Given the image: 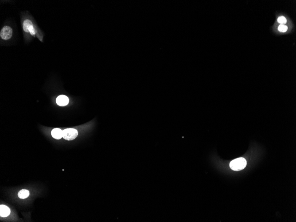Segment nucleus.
Listing matches in <instances>:
<instances>
[{
	"mask_svg": "<svg viewBox=\"0 0 296 222\" xmlns=\"http://www.w3.org/2000/svg\"><path fill=\"white\" fill-rule=\"evenodd\" d=\"M51 134L55 139H60L63 137V131L60 129H54L52 131Z\"/></svg>",
	"mask_w": 296,
	"mask_h": 222,
	"instance_id": "7",
	"label": "nucleus"
},
{
	"mask_svg": "<svg viewBox=\"0 0 296 222\" xmlns=\"http://www.w3.org/2000/svg\"><path fill=\"white\" fill-rule=\"evenodd\" d=\"M69 98L65 95L59 96L56 98V102L58 105L61 106H67L69 103Z\"/></svg>",
	"mask_w": 296,
	"mask_h": 222,
	"instance_id": "5",
	"label": "nucleus"
},
{
	"mask_svg": "<svg viewBox=\"0 0 296 222\" xmlns=\"http://www.w3.org/2000/svg\"><path fill=\"white\" fill-rule=\"evenodd\" d=\"M12 30L9 26H5L2 28L0 33L1 38L4 40L10 39L12 36Z\"/></svg>",
	"mask_w": 296,
	"mask_h": 222,
	"instance_id": "3",
	"label": "nucleus"
},
{
	"mask_svg": "<svg viewBox=\"0 0 296 222\" xmlns=\"http://www.w3.org/2000/svg\"><path fill=\"white\" fill-rule=\"evenodd\" d=\"M23 28L25 32L29 33L33 36H35V30L31 20L28 19L24 20L23 23Z\"/></svg>",
	"mask_w": 296,
	"mask_h": 222,
	"instance_id": "4",
	"label": "nucleus"
},
{
	"mask_svg": "<svg viewBox=\"0 0 296 222\" xmlns=\"http://www.w3.org/2000/svg\"><path fill=\"white\" fill-rule=\"evenodd\" d=\"M246 165V161L243 157L237 158L230 162V167L233 170L238 171L244 170Z\"/></svg>",
	"mask_w": 296,
	"mask_h": 222,
	"instance_id": "1",
	"label": "nucleus"
},
{
	"mask_svg": "<svg viewBox=\"0 0 296 222\" xmlns=\"http://www.w3.org/2000/svg\"><path fill=\"white\" fill-rule=\"evenodd\" d=\"M10 212V210L8 207L4 205L0 206V215L1 217H7L9 215Z\"/></svg>",
	"mask_w": 296,
	"mask_h": 222,
	"instance_id": "6",
	"label": "nucleus"
},
{
	"mask_svg": "<svg viewBox=\"0 0 296 222\" xmlns=\"http://www.w3.org/2000/svg\"><path fill=\"white\" fill-rule=\"evenodd\" d=\"M278 29L280 32L285 33V32H287V30L288 27L287 26L285 25H280L279 26Z\"/></svg>",
	"mask_w": 296,
	"mask_h": 222,
	"instance_id": "10",
	"label": "nucleus"
},
{
	"mask_svg": "<svg viewBox=\"0 0 296 222\" xmlns=\"http://www.w3.org/2000/svg\"><path fill=\"white\" fill-rule=\"evenodd\" d=\"M278 21L279 23L281 24V25H285L287 23V20L285 17H283V16H281L278 18Z\"/></svg>",
	"mask_w": 296,
	"mask_h": 222,
	"instance_id": "9",
	"label": "nucleus"
},
{
	"mask_svg": "<svg viewBox=\"0 0 296 222\" xmlns=\"http://www.w3.org/2000/svg\"><path fill=\"white\" fill-rule=\"evenodd\" d=\"M78 135V131L74 129H66L63 131V138L67 140H73Z\"/></svg>",
	"mask_w": 296,
	"mask_h": 222,
	"instance_id": "2",
	"label": "nucleus"
},
{
	"mask_svg": "<svg viewBox=\"0 0 296 222\" xmlns=\"http://www.w3.org/2000/svg\"><path fill=\"white\" fill-rule=\"evenodd\" d=\"M29 196V191L26 189H22L19 191L18 196L21 199L27 198Z\"/></svg>",
	"mask_w": 296,
	"mask_h": 222,
	"instance_id": "8",
	"label": "nucleus"
}]
</instances>
